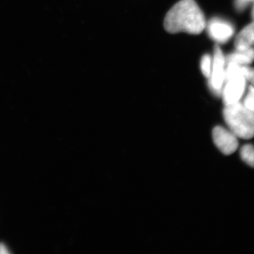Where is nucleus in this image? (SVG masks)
I'll list each match as a JSON object with an SVG mask.
<instances>
[{
	"label": "nucleus",
	"instance_id": "nucleus-6",
	"mask_svg": "<svg viewBox=\"0 0 254 254\" xmlns=\"http://www.w3.org/2000/svg\"><path fill=\"white\" fill-rule=\"evenodd\" d=\"M206 26L209 36L219 43L227 42L234 33L232 24L218 18L211 19Z\"/></svg>",
	"mask_w": 254,
	"mask_h": 254
},
{
	"label": "nucleus",
	"instance_id": "nucleus-7",
	"mask_svg": "<svg viewBox=\"0 0 254 254\" xmlns=\"http://www.w3.org/2000/svg\"><path fill=\"white\" fill-rule=\"evenodd\" d=\"M254 36V22L243 28L235 40L236 50H245L253 46Z\"/></svg>",
	"mask_w": 254,
	"mask_h": 254
},
{
	"label": "nucleus",
	"instance_id": "nucleus-2",
	"mask_svg": "<svg viewBox=\"0 0 254 254\" xmlns=\"http://www.w3.org/2000/svg\"><path fill=\"white\" fill-rule=\"evenodd\" d=\"M223 116L230 131L238 138L249 139L254 136V113L242 103L225 106Z\"/></svg>",
	"mask_w": 254,
	"mask_h": 254
},
{
	"label": "nucleus",
	"instance_id": "nucleus-4",
	"mask_svg": "<svg viewBox=\"0 0 254 254\" xmlns=\"http://www.w3.org/2000/svg\"><path fill=\"white\" fill-rule=\"evenodd\" d=\"M246 81L242 75H238L225 81L221 94L225 106L240 102L245 91Z\"/></svg>",
	"mask_w": 254,
	"mask_h": 254
},
{
	"label": "nucleus",
	"instance_id": "nucleus-8",
	"mask_svg": "<svg viewBox=\"0 0 254 254\" xmlns=\"http://www.w3.org/2000/svg\"><path fill=\"white\" fill-rule=\"evenodd\" d=\"M254 61V49L249 48L245 50H236L225 57L227 64L234 63L240 65H247Z\"/></svg>",
	"mask_w": 254,
	"mask_h": 254
},
{
	"label": "nucleus",
	"instance_id": "nucleus-15",
	"mask_svg": "<svg viewBox=\"0 0 254 254\" xmlns=\"http://www.w3.org/2000/svg\"><path fill=\"white\" fill-rule=\"evenodd\" d=\"M252 19H253V21L254 22V4L253 5V7L252 9Z\"/></svg>",
	"mask_w": 254,
	"mask_h": 254
},
{
	"label": "nucleus",
	"instance_id": "nucleus-9",
	"mask_svg": "<svg viewBox=\"0 0 254 254\" xmlns=\"http://www.w3.org/2000/svg\"><path fill=\"white\" fill-rule=\"evenodd\" d=\"M241 159L250 167H254V147L251 144L244 145L241 149Z\"/></svg>",
	"mask_w": 254,
	"mask_h": 254
},
{
	"label": "nucleus",
	"instance_id": "nucleus-1",
	"mask_svg": "<svg viewBox=\"0 0 254 254\" xmlns=\"http://www.w3.org/2000/svg\"><path fill=\"white\" fill-rule=\"evenodd\" d=\"M164 25L170 33L199 34L206 27V20L194 0H181L167 12Z\"/></svg>",
	"mask_w": 254,
	"mask_h": 254
},
{
	"label": "nucleus",
	"instance_id": "nucleus-12",
	"mask_svg": "<svg viewBox=\"0 0 254 254\" xmlns=\"http://www.w3.org/2000/svg\"><path fill=\"white\" fill-rule=\"evenodd\" d=\"M240 74L254 87V68L247 65H241Z\"/></svg>",
	"mask_w": 254,
	"mask_h": 254
},
{
	"label": "nucleus",
	"instance_id": "nucleus-17",
	"mask_svg": "<svg viewBox=\"0 0 254 254\" xmlns=\"http://www.w3.org/2000/svg\"><path fill=\"white\" fill-rule=\"evenodd\" d=\"M253 45H254V36L253 40Z\"/></svg>",
	"mask_w": 254,
	"mask_h": 254
},
{
	"label": "nucleus",
	"instance_id": "nucleus-5",
	"mask_svg": "<svg viewBox=\"0 0 254 254\" xmlns=\"http://www.w3.org/2000/svg\"><path fill=\"white\" fill-rule=\"evenodd\" d=\"M212 137L215 145L224 155L233 154L238 148L237 136L224 127H215L212 131Z\"/></svg>",
	"mask_w": 254,
	"mask_h": 254
},
{
	"label": "nucleus",
	"instance_id": "nucleus-13",
	"mask_svg": "<svg viewBox=\"0 0 254 254\" xmlns=\"http://www.w3.org/2000/svg\"><path fill=\"white\" fill-rule=\"evenodd\" d=\"M250 2L247 0H236L235 1V6L238 11H242L244 10L249 5Z\"/></svg>",
	"mask_w": 254,
	"mask_h": 254
},
{
	"label": "nucleus",
	"instance_id": "nucleus-10",
	"mask_svg": "<svg viewBox=\"0 0 254 254\" xmlns=\"http://www.w3.org/2000/svg\"><path fill=\"white\" fill-rule=\"evenodd\" d=\"M212 59L210 55H205L202 57L201 69L205 77H210L212 70Z\"/></svg>",
	"mask_w": 254,
	"mask_h": 254
},
{
	"label": "nucleus",
	"instance_id": "nucleus-3",
	"mask_svg": "<svg viewBox=\"0 0 254 254\" xmlns=\"http://www.w3.org/2000/svg\"><path fill=\"white\" fill-rule=\"evenodd\" d=\"M225 57L220 47L215 45L214 49V57L212 59V70L209 77L208 85L209 88L215 95L220 96L222 94L225 78Z\"/></svg>",
	"mask_w": 254,
	"mask_h": 254
},
{
	"label": "nucleus",
	"instance_id": "nucleus-16",
	"mask_svg": "<svg viewBox=\"0 0 254 254\" xmlns=\"http://www.w3.org/2000/svg\"><path fill=\"white\" fill-rule=\"evenodd\" d=\"M247 1H249V2H251V1H253L254 2V0H247Z\"/></svg>",
	"mask_w": 254,
	"mask_h": 254
},
{
	"label": "nucleus",
	"instance_id": "nucleus-14",
	"mask_svg": "<svg viewBox=\"0 0 254 254\" xmlns=\"http://www.w3.org/2000/svg\"><path fill=\"white\" fill-rule=\"evenodd\" d=\"M9 253L7 247L4 244L0 243V254H9Z\"/></svg>",
	"mask_w": 254,
	"mask_h": 254
},
{
	"label": "nucleus",
	"instance_id": "nucleus-11",
	"mask_svg": "<svg viewBox=\"0 0 254 254\" xmlns=\"http://www.w3.org/2000/svg\"><path fill=\"white\" fill-rule=\"evenodd\" d=\"M244 106L254 113V87L251 85L249 89V92L244 100Z\"/></svg>",
	"mask_w": 254,
	"mask_h": 254
}]
</instances>
